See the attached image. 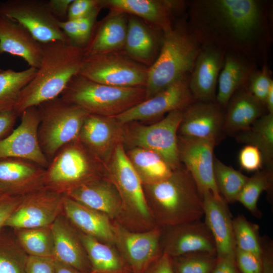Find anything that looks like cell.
Segmentation results:
<instances>
[{"label":"cell","mask_w":273,"mask_h":273,"mask_svg":"<svg viewBox=\"0 0 273 273\" xmlns=\"http://www.w3.org/2000/svg\"><path fill=\"white\" fill-rule=\"evenodd\" d=\"M41 47L36 73L22 90L14 109L19 116L29 108L59 97L79 72L83 48L61 40L41 43Z\"/></svg>","instance_id":"6da1fadb"},{"label":"cell","mask_w":273,"mask_h":273,"mask_svg":"<svg viewBox=\"0 0 273 273\" xmlns=\"http://www.w3.org/2000/svg\"><path fill=\"white\" fill-rule=\"evenodd\" d=\"M195 4L194 22H199L202 30L199 32L214 33L230 44L243 47L253 42L261 32L263 13L258 1L210 0Z\"/></svg>","instance_id":"7a4b0ae2"},{"label":"cell","mask_w":273,"mask_h":273,"mask_svg":"<svg viewBox=\"0 0 273 273\" xmlns=\"http://www.w3.org/2000/svg\"><path fill=\"white\" fill-rule=\"evenodd\" d=\"M198 42L182 25L163 33L159 54L148 68L145 100L190 75L201 49Z\"/></svg>","instance_id":"3957f363"},{"label":"cell","mask_w":273,"mask_h":273,"mask_svg":"<svg viewBox=\"0 0 273 273\" xmlns=\"http://www.w3.org/2000/svg\"><path fill=\"white\" fill-rule=\"evenodd\" d=\"M60 97L89 114L113 117L144 101L146 88L101 84L78 74L71 79Z\"/></svg>","instance_id":"277c9868"},{"label":"cell","mask_w":273,"mask_h":273,"mask_svg":"<svg viewBox=\"0 0 273 273\" xmlns=\"http://www.w3.org/2000/svg\"><path fill=\"white\" fill-rule=\"evenodd\" d=\"M159 220L172 226L200 220L202 196L189 172H173L163 180L149 185Z\"/></svg>","instance_id":"5b68a950"},{"label":"cell","mask_w":273,"mask_h":273,"mask_svg":"<svg viewBox=\"0 0 273 273\" xmlns=\"http://www.w3.org/2000/svg\"><path fill=\"white\" fill-rule=\"evenodd\" d=\"M37 107L40 116L38 141L50 162L61 148L78 139L83 122L89 113L60 97Z\"/></svg>","instance_id":"8992f818"},{"label":"cell","mask_w":273,"mask_h":273,"mask_svg":"<svg viewBox=\"0 0 273 273\" xmlns=\"http://www.w3.org/2000/svg\"><path fill=\"white\" fill-rule=\"evenodd\" d=\"M88 151L78 139L61 148L46 169L44 187L64 195L79 185L98 178Z\"/></svg>","instance_id":"52a82bcc"},{"label":"cell","mask_w":273,"mask_h":273,"mask_svg":"<svg viewBox=\"0 0 273 273\" xmlns=\"http://www.w3.org/2000/svg\"><path fill=\"white\" fill-rule=\"evenodd\" d=\"M148 73V68L117 51L84 55L78 74L103 84L145 87Z\"/></svg>","instance_id":"ba28073f"},{"label":"cell","mask_w":273,"mask_h":273,"mask_svg":"<svg viewBox=\"0 0 273 273\" xmlns=\"http://www.w3.org/2000/svg\"><path fill=\"white\" fill-rule=\"evenodd\" d=\"M0 15L23 26L39 43L69 41L50 12L47 1L7 0L0 2Z\"/></svg>","instance_id":"9c48e42d"},{"label":"cell","mask_w":273,"mask_h":273,"mask_svg":"<svg viewBox=\"0 0 273 273\" xmlns=\"http://www.w3.org/2000/svg\"><path fill=\"white\" fill-rule=\"evenodd\" d=\"M185 110L171 111L154 124L136 127L131 136L133 144L156 152L173 170L178 169L180 159L177 131Z\"/></svg>","instance_id":"30bf717a"},{"label":"cell","mask_w":273,"mask_h":273,"mask_svg":"<svg viewBox=\"0 0 273 273\" xmlns=\"http://www.w3.org/2000/svg\"><path fill=\"white\" fill-rule=\"evenodd\" d=\"M20 116L19 126L0 140V159H22L46 169L49 162L41 149L38 137L40 122L38 107L29 108Z\"/></svg>","instance_id":"8fae6325"},{"label":"cell","mask_w":273,"mask_h":273,"mask_svg":"<svg viewBox=\"0 0 273 273\" xmlns=\"http://www.w3.org/2000/svg\"><path fill=\"white\" fill-rule=\"evenodd\" d=\"M64 195L43 187L27 195L8 218L4 228L28 229L50 226L63 213Z\"/></svg>","instance_id":"7c38bea8"},{"label":"cell","mask_w":273,"mask_h":273,"mask_svg":"<svg viewBox=\"0 0 273 273\" xmlns=\"http://www.w3.org/2000/svg\"><path fill=\"white\" fill-rule=\"evenodd\" d=\"M189 76L175 82L152 97L113 117L120 123L144 120L177 110H185L194 101L189 87Z\"/></svg>","instance_id":"4fadbf2b"},{"label":"cell","mask_w":273,"mask_h":273,"mask_svg":"<svg viewBox=\"0 0 273 273\" xmlns=\"http://www.w3.org/2000/svg\"><path fill=\"white\" fill-rule=\"evenodd\" d=\"M216 143L213 142L181 137L178 143L180 160L195 182L201 195L210 192L218 199H222L214 176L213 156Z\"/></svg>","instance_id":"5bb4252c"},{"label":"cell","mask_w":273,"mask_h":273,"mask_svg":"<svg viewBox=\"0 0 273 273\" xmlns=\"http://www.w3.org/2000/svg\"><path fill=\"white\" fill-rule=\"evenodd\" d=\"M113 229L115 242L131 273H143L163 253L160 251L159 230L133 233L117 226Z\"/></svg>","instance_id":"9a60e30c"},{"label":"cell","mask_w":273,"mask_h":273,"mask_svg":"<svg viewBox=\"0 0 273 273\" xmlns=\"http://www.w3.org/2000/svg\"><path fill=\"white\" fill-rule=\"evenodd\" d=\"M110 173L123 203L139 216L148 218L150 212L142 180L121 144L115 147Z\"/></svg>","instance_id":"2e32d148"},{"label":"cell","mask_w":273,"mask_h":273,"mask_svg":"<svg viewBox=\"0 0 273 273\" xmlns=\"http://www.w3.org/2000/svg\"><path fill=\"white\" fill-rule=\"evenodd\" d=\"M223 109L215 102L194 101L184 111L178 128L181 137L216 143L223 131Z\"/></svg>","instance_id":"e0dca14e"},{"label":"cell","mask_w":273,"mask_h":273,"mask_svg":"<svg viewBox=\"0 0 273 273\" xmlns=\"http://www.w3.org/2000/svg\"><path fill=\"white\" fill-rule=\"evenodd\" d=\"M225 53L211 45L200 49L189 79V89L195 101L216 102L218 78Z\"/></svg>","instance_id":"ac0fdd59"},{"label":"cell","mask_w":273,"mask_h":273,"mask_svg":"<svg viewBox=\"0 0 273 273\" xmlns=\"http://www.w3.org/2000/svg\"><path fill=\"white\" fill-rule=\"evenodd\" d=\"M164 242V250L171 257L193 253L216 256L212 236L201 220L170 226Z\"/></svg>","instance_id":"d6986e66"},{"label":"cell","mask_w":273,"mask_h":273,"mask_svg":"<svg viewBox=\"0 0 273 273\" xmlns=\"http://www.w3.org/2000/svg\"><path fill=\"white\" fill-rule=\"evenodd\" d=\"M46 168L28 161L0 159V190L4 193L25 196L43 187Z\"/></svg>","instance_id":"ffe728a7"},{"label":"cell","mask_w":273,"mask_h":273,"mask_svg":"<svg viewBox=\"0 0 273 273\" xmlns=\"http://www.w3.org/2000/svg\"><path fill=\"white\" fill-rule=\"evenodd\" d=\"M205 223L214 240L217 257H235L236 245L233 219L222 199L216 198L210 192L202 194Z\"/></svg>","instance_id":"44dd1931"},{"label":"cell","mask_w":273,"mask_h":273,"mask_svg":"<svg viewBox=\"0 0 273 273\" xmlns=\"http://www.w3.org/2000/svg\"><path fill=\"white\" fill-rule=\"evenodd\" d=\"M54 243L53 258L83 273H90V262L79 231L63 213L51 225Z\"/></svg>","instance_id":"7402d4cb"},{"label":"cell","mask_w":273,"mask_h":273,"mask_svg":"<svg viewBox=\"0 0 273 273\" xmlns=\"http://www.w3.org/2000/svg\"><path fill=\"white\" fill-rule=\"evenodd\" d=\"M100 4L142 18L163 33L172 28L173 12L181 6L179 1L162 0H107L100 1Z\"/></svg>","instance_id":"603a6c76"},{"label":"cell","mask_w":273,"mask_h":273,"mask_svg":"<svg viewBox=\"0 0 273 273\" xmlns=\"http://www.w3.org/2000/svg\"><path fill=\"white\" fill-rule=\"evenodd\" d=\"M8 53L24 60L29 67L38 68L41 57V43L21 24L0 15V55Z\"/></svg>","instance_id":"cb8c5ba5"},{"label":"cell","mask_w":273,"mask_h":273,"mask_svg":"<svg viewBox=\"0 0 273 273\" xmlns=\"http://www.w3.org/2000/svg\"><path fill=\"white\" fill-rule=\"evenodd\" d=\"M63 213L79 232L99 241L115 242L113 226L105 214L64 195Z\"/></svg>","instance_id":"d4e9b609"},{"label":"cell","mask_w":273,"mask_h":273,"mask_svg":"<svg viewBox=\"0 0 273 273\" xmlns=\"http://www.w3.org/2000/svg\"><path fill=\"white\" fill-rule=\"evenodd\" d=\"M128 20L125 13L113 10L108 18L94 26L83 49L84 55L117 52L124 48Z\"/></svg>","instance_id":"484cf974"},{"label":"cell","mask_w":273,"mask_h":273,"mask_svg":"<svg viewBox=\"0 0 273 273\" xmlns=\"http://www.w3.org/2000/svg\"><path fill=\"white\" fill-rule=\"evenodd\" d=\"M246 85L234 93L225 107L223 131L234 133L248 130L264 115V105L249 92Z\"/></svg>","instance_id":"4316f807"},{"label":"cell","mask_w":273,"mask_h":273,"mask_svg":"<svg viewBox=\"0 0 273 273\" xmlns=\"http://www.w3.org/2000/svg\"><path fill=\"white\" fill-rule=\"evenodd\" d=\"M64 195L111 217L116 215L121 207L119 194L111 186L99 178L79 185Z\"/></svg>","instance_id":"83f0119b"},{"label":"cell","mask_w":273,"mask_h":273,"mask_svg":"<svg viewBox=\"0 0 273 273\" xmlns=\"http://www.w3.org/2000/svg\"><path fill=\"white\" fill-rule=\"evenodd\" d=\"M116 120L110 117L89 114L82 124L78 140L96 156L107 153L118 134Z\"/></svg>","instance_id":"f1b7e54d"},{"label":"cell","mask_w":273,"mask_h":273,"mask_svg":"<svg viewBox=\"0 0 273 273\" xmlns=\"http://www.w3.org/2000/svg\"><path fill=\"white\" fill-rule=\"evenodd\" d=\"M251 67L234 54H225L217 81L216 102L223 109L234 93L246 85Z\"/></svg>","instance_id":"f546056e"},{"label":"cell","mask_w":273,"mask_h":273,"mask_svg":"<svg viewBox=\"0 0 273 273\" xmlns=\"http://www.w3.org/2000/svg\"><path fill=\"white\" fill-rule=\"evenodd\" d=\"M157 38L141 20L134 16H130L124 47L127 56L140 63L151 64L158 49Z\"/></svg>","instance_id":"4dcf8cb0"},{"label":"cell","mask_w":273,"mask_h":273,"mask_svg":"<svg viewBox=\"0 0 273 273\" xmlns=\"http://www.w3.org/2000/svg\"><path fill=\"white\" fill-rule=\"evenodd\" d=\"M79 232L90 262V273H131L122 257L109 246Z\"/></svg>","instance_id":"1f68e13d"},{"label":"cell","mask_w":273,"mask_h":273,"mask_svg":"<svg viewBox=\"0 0 273 273\" xmlns=\"http://www.w3.org/2000/svg\"><path fill=\"white\" fill-rule=\"evenodd\" d=\"M127 156L142 182L149 185L167 179L174 171L161 156L148 149L135 147Z\"/></svg>","instance_id":"d6a6232c"},{"label":"cell","mask_w":273,"mask_h":273,"mask_svg":"<svg viewBox=\"0 0 273 273\" xmlns=\"http://www.w3.org/2000/svg\"><path fill=\"white\" fill-rule=\"evenodd\" d=\"M240 142L256 147L260 151L263 163L272 172L273 161V114L267 113L257 119L248 129L237 135Z\"/></svg>","instance_id":"836d02e7"},{"label":"cell","mask_w":273,"mask_h":273,"mask_svg":"<svg viewBox=\"0 0 273 273\" xmlns=\"http://www.w3.org/2000/svg\"><path fill=\"white\" fill-rule=\"evenodd\" d=\"M37 70L29 67L20 71L11 69L0 71V111L14 110L22 90L33 78Z\"/></svg>","instance_id":"e575fe53"},{"label":"cell","mask_w":273,"mask_h":273,"mask_svg":"<svg viewBox=\"0 0 273 273\" xmlns=\"http://www.w3.org/2000/svg\"><path fill=\"white\" fill-rule=\"evenodd\" d=\"M12 230L18 242L29 256L54 257V243L51 225Z\"/></svg>","instance_id":"d590c367"},{"label":"cell","mask_w":273,"mask_h":273,"mask_svg":"<svg viewBox=\"0 0 273 273\" xmlns=\"http://www.w3.org/2000/svg\"><path fill=\"white\" fill-rule=\"evenodd\" d=\"M28 257L12 229L4 228L0 231V273H27Z\"/></svg>","instance_id":"8d00e7d4"},{"label":"cell","mask_w":273,"mask_h":273,"mask_svg":"<svg viewBox=\"0 0 273 273\" xmlns=\"http://www.w3.org/2000/svg\"><path fill=\"white\" fill-rule=\"evenodd\" d=\"M213 172L220 195L226 203L237 201L249 177L214 157Z\"/></svg>","instance_id":"74e56055"},{"label":"cell","mask_w":273,"mask_h":273,"mask_svg":"<svg viewBox=\"0 0 273 273\" xmlns=\"http://www.w3.org/2000/svg\"><path fill=\"white\" fill-rule=\"evenodd\" d=\"M272 173L267 170H258L249 177L239 194L237 201L241 203L257 217L261 215L257 208V202L261 194L271 189Z\"/></svg>","instance_id":"f35d334b"},{"label":"cell","mask_w":273,"mask_h":273,"mask_svg":"<svg viewBox=\"0 0 273 273\" xmlns=\"http://www.w3.org/2000/svg\"><path fill=\"white\" fill-rule=\"evenodd\" d=\"M233 228L236 248L261 257L262 242L258 225L241 214L233 219Z\"/></svg>","instance_id":"ab89813d"},{"label":"cell","mask_w":273,"mask_h":273,"mask_svg":"<svg viewBox=\"0 0 273 273\" xmlns=\"http://www.w3.org/2000/svg\"><path fill=\"white\" fill-rule=\"evenodd\" d=\"M174 273H211L217 260L216 255L193 253L171 257Z\"/></svg>","instance_id":"60d3db41"},{"label":"cell","mask_w":273,"mask_h":273,"mask_svg":"<svg viewBox=\"0 0 273 273\" xmlns=\"http://www.w3.org/2000/svg\"><path fill=\"white\" fill-rule=\"evenodd\" d=\"M272 84L268 70L264 66L259 71L251 72L246 86L249 92L264 105L266 97Z\"/></svg>","instance_id":"b9f144b4"},{"label":"cell","mask_w":273,"mask_h":273,"mask_svg":"<svg viewBox=\"0 0 273 273\" xmlns=\"http://www.w3.org/2000/svg\"><path fill=\"white\" fill-rule=\"evenodd\" d=\"M239 162L244 170L257 171L261 168L263 159L260 150L256 147L246 145L240 151Z\"/></svg>","instance_id":"7bdbcfd3"},{"label":"cell","mask_w":273,"mask_h":273,"mask_svg":"<svg viewBox=\"0 0 273 273\" xmlns=\"http://www.w3.org/2000/svg\"><path fill=\"white\" fill-rule=\"evenodd\" d=\"M235 258L240 273H262L260 257L236 248Z\"/></svg>","instance_id":"ee69618b"},{"label":"cell","mask_w":273,"mask_h":273,"mask_svg":"<svg viewBox=\"0 0 273 273\" xmlns=\"http://www.w3.org/2000/svg\"><path fill=\"white\" fill-rule=\"evenodd\" d=\"M102 7L96 8L85 16L75 20L79 34L80 46L84 48L88 41Z\"/></svg>","instance_id":"f6af8a7d"},{"label":"cell","mask_w":273,"mask_h":273,"mask_svg":"<svg viewBox=\"0 0 273 273\" xmlns=\"http://www.w3.org/2000/svg\"><path fill=\"white\" fill-rule=\"evenodd\" d=\"M25 196L4 194L0 197V231L8 218L16 211Z\"/></svg>","instance_id":"bcb514c9"},{"label":"cell","mask_w":273,"mask_h":273,"mask_svg":"<svg viewBox=\"0 0 273 273\" xmlns=\"http://www.w3.org/2000/svg\"><path fill=\"white\" fill-rule=\"evenodd\" d=\"M100 5L99 0H73L68 9L67 20L80 18Z\"/></svg>","instance_id":"7dc6e473"},{"label":"cell","mask_w":273,"mask_h":273,"mask_svg":"<svg viewBox=\"0 0 273 273\" xmlns=\"http://www.w3.org/2000/svg\"><path fill=\"white\" fill-rule=\"evenodd\" d=\"M27 273H55L53 258L29 256Z\"/></svg>","instance_id":"c3c4849f"},{"label":"cell","mask_w":273,"mask_h":273,"mask_svg":"<svg viewBox=\"0 0 273 273\" xmlns=\"http://www.w3.org/2000/svg\"><path fill=\"white\" fill-rule=\"evenodd\" d=\"M143 273H174L171 257L163 252Z\"/></svg>","instance_id":"681fc988"},{"label":"cell","mask_w":273,"mask_h":273,"mask_svg":"<svg viewBox=\"0 0 273 273\" xmlns=\"http://www.w3.org/2000/svg\"><path fill=\"white\" fill-rule=\"evenodd\" d=\"M18 116L14 110L0 111V140L12 131Z\"/></svg>","instance_id":"f907efd6"},{"label":"cell","mask_w":273,"mask_h":273,"mask_svg":"<svg viewBox=\"0 0 273 273\" xmlns=\"http://www.w3.org/2000/svg\"><path fill=\"white\" fill-rule=\"evenodd\" d=\"M73 0L47 1L48 7L53 16L58 20H67L68 11Z\"/></svg>","instance_id":"816d5d0a"},{"label":"cell","mask_w":273,"mask_h":273,"mask_svg":"<svg viewBox=\"0 0 273 273\" xmlns=\"http://www.w3.org/2000/svg\"><path fill=\"white\" fill-rule=\"evenodd\" d=\"M211 273H240L237 266L235 258L217 257L216 263Z\"/></svg>","instance_id":"f5cc1de1"},{"label":"cell","mask_w":273,"mask_h":273,"mask_svg":"<svg viewBox=\"0 0 273 273\" xmlns=\"http://www.w3.org/2000/svg\"><path fill=\"white\" fill-rule=\"evenodd\" d=\"M262 252L261 256L262 273H273V250L272 243L261 239Z\"/></svg>","instance_id":"db71d44e"},{"label":"cell","mask_w":273,"mask_h":273,"mask_svg":"<svg viewBox=\"0 0 273 273\" xmlns=\"http://www.w3.org/2000/svg\"><path fill=\"white\" fill-rule=\"evenodd\" d=\"M54 263L55 273H83L72 266L55 259H54Z\"/></svg>","instance_id":"11a10c76"},{"label":"cell","mask_w":273,"mask_h":273,"mask_svg":"<svg viewBox=\"0 0 273 273\" xmlns=\"http://www.w3.org/2000/svg\"><path fill=\"white\" fill-rule=\"evenodd\" d=\"M264 106L268 113L273 114V84L268 90L265 98Z\"/></svg>","instance_id":"9f6ffc18"},{"label":"cell","mask_w":273,"mask_h":273,"mask_svg":"<svg viewBox=\"0 0 273 273\" xmlns=\"http://www.w3.org/2000/svg\"><path fill=\"white\" fill-rule=\"evenodd\" d=\"M4 194V193L0 190V197Z\"/></svg>","instance_id":"6f0895ef"},{"label":"cell","mask_w":273,"mask_h":273,"mask_svg":"<svg viewBox=\"0 0 273 273\" xmlns=\"http://www.w3.org/2000/svg\"><path fill=\"white\" fill-rule=\"evenodd\" d=\"M2 70H3V69H2L0 68V71H1Z\"/></svg>","instance_id":"680465c9"}]
</instances>
